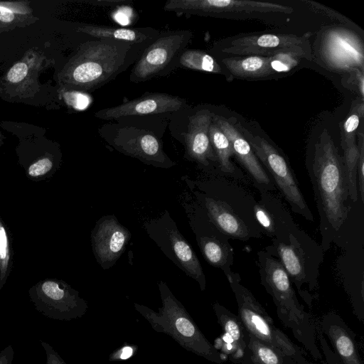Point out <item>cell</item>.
Segmentation results:
<instances>
[{"instance_id": "6da1fadb", "label": "cell", "mask_w": 364, "mask_h": 364, "mask_svg": "<svg viewBox=\"0 0 364 364\" xmlns=\"http://www.w3.org/2000/svg\"><path fill=\"white\" fill-rule=\"evenodd\" d=\"M319 216L321 248L328 250L349 213L348 188L343 157L325 129L306 163Z\"/></svg>"}, {"instance_id": "7a4b0ae2", "label": "cell", "mask_w": 364, "mask_h": 364, "mask_svg": "<svg viewBox=\"0 0 364 364\" xmlns=\"http://www.w3.org/2000/svg\"><path fill=\"white\" fill-rule=\"evenodd\" d=\"M149 46L85 36L68 80L77 92L95 91L134 65Z\"/></svg>"}, {"instance_id": "3957f363", "label": "cell", "mask_w": 364, "mask_h": 364, "mask_svg": "<svg viewBox=\"0 0 364 364\" xmlns=\"http://www.w3.org/2000/svg\"><path fill=\"white\" fill-rule=\"evenodd\" d=\"M258 265L261 284L272 298L279 319L314 359L321 360L315 319L298 300L282 264L276 257L262 250L258 252Z\"/></svg>"}, {"instance_id": "277c9868", "label": "cell", "mask_w": 364, "mask_h": 364, "mask_svg": "<svg viewBox=\"0 0 364 364\" xmlns=\"http://www.w3.org/2000/svg\"><path fill=\"white\" fill-rule=\"evenodd\" d=\"M171 119L126 117L99 127L102 139L124 155L158 168H168L176 164L164 152L162 136Z\"/></svg>"}, {"instance_id": "5b68a950", "label": "cell", "mask_w": 364, "mask_h": 364, "mask_svg": "<svg viewBox=\"0 0 364 364\" xmlns=\"http://www.w3.org/2000/svg\"><path fill=\"white\" fill-rule=\"evenodd\" d=\"M161 306L156 312L135 303V309L159 333L171 336L186 350L216 364L223 363V355L203 335L182 304L174 296L166 284L159 282Z\"/></svg>"}, {"instance_id": "8992f818", "label": "cell", "mask_w": 364, "mask_h": 364, "mask_svg": "<svg viewBox=\"0 0 364 364\" xmlns=\"http://www.w3.org/2000/svg\"><path fill=\"white\" fill-rule=\"evenodd\" d=\"M267 251L278 257L301 297L310 306L318 288V268L323 251L304 231L296 226L285 242L272 240Z\"/></svg>"}, {"instance_id": "52a82bcc", "label": "cell", "mask_w": 364, "mask_h": 364, "mask_svg": "<svg viewBox=\"0 0 364 364\" xmlns=\"http://www.w3.org/2000/svg\"><path fill=\"white\" fill-rule=\"evenodd\" d=\"M237 305V316L248 333L277 348L294 364H316L279 328L252 293L240 283V277L232 272L227 277Z\"/></svg>"}, {"instance_id": "ba28073f", "label": "cell", "mask_w": 364, "mask_h": 364, "mask_svg": "<svg viewBox=\"0 0 364 364\" xmlns=\"http://www.w3.org/2000/svg\"><path fill=\"white\" fill-rule=\"evenodd\" d=\"M192 37L190 30L160 32L133 65L129 80L139 83L168 75L179 68L180 57Z\"/></svg>"}, {"instance_id": "9c48e42d", "label": "cell", "mask_w": 364, "mask_h": 364, "mask_svg": "<svg viewBox=\"0 0 364 364\" xmlns=\"http://www.w3.org/2000/svg\"><path fill=\"white\" fill-rule=\"evenodd\" d=\"M244 137L255 156L273 178L274 186L289 204L291 209L309 221L314 216L298 186L296 178L284 157L267 140L242 128Z\"/></svg>"}, {"instance_id": "30bf717a", "label": "cell", "mask_w": 364, "mask_h": 364, "mask_svg": "<svg viewBox=\"0 0 364 364\" xmlns=\"http://www.w3.org/2000/svg\"><path fill=\"white\" fill-rule=\"evenodd\" d=\"M31 301L37 311L48 318L71 321L80 318L88 309L87 302L63 280L45 279L28 289Z\"/></svg>"}, {"instance_id": "8fae6325", "label": "cell", "mask_w": 364, "mask_h": 364, "mask_svg": "<svg viewBox=\"0 0 364 364\" xmlns=\"http://www.w3.org/2000/svg\"><path fill=\"white\" fill-rule=\"evenodd\" d=\"M147 232L164 252L188 276L196 280L202 291L206 282L200 263L189 244L167 213L156 222L146 224Z\"/></svg>"}, {"instance_id": "7c38bea8", "label": "cell", "mask_w": 364, "mask_h": 364, "mask_svg": "<svg viewBox=\"0 0 364 364\" xmlns=\"http://www.w3.org/2000/svg\"><path fill=\"white\" fill-rule=\"evenodd\" d=\"M164 10L178 16H201L220 17L239 13H284L293 11L286 5L246 0H168Z\"/></svg>"}, {"instance_id": "4fadbf2b", "label": "cell", "mask_w": 364, "mask_h": 364, "mask_svg": "<svg viewBox=\"0 0 364 364\" xmlns=\"http://www.w3.org/2000/svg\"><path fill=\"white\" fill-rule=\"evenodd\" d=\"M311 33L302 36L290 34L266 33L250 35L232 40L221 52L233 55L270 56L291 55L297 58L310 56L309 38Z\"/></svg>"}, {"instance_id": "5bb4252c", "label": "cell", "mask_w": 364, "mask_h": 364, "mask_svg": "<svg viewBox=\"0 0 364 364\" xmlns=\"http://www.w3.org/2000/svg\"><path fill=\"white\" fill-rule=\"evenodd\" d=\"M177 114L183 119V125L178 134L173 136L183 144L186 156L204 166L218 162L209 136L214 113L205 107H188Z\"/></svg>"}, {"instance_id": "9a60e30c", "label": "cell", "mask_w": 364, "mask_h": 364, "mask_svg": "<svg viewBox=\"0 0 364 364\" xmlns=\"http://www.w3.org/2000/svg\"><path fill=\"white\" fill-rule=\"evenodd\" d=\"M189 107L180 96L163 92H147L141 96L122 104L97 111L94 117L102 120L115 121L126 117H165Z\"/></svg>"}, {"instance_id": "2e32d148", "label": "cell", "mask_w": 364, "mask_h": 364, "mask_svg": "<svg viewBox=\"0 0 364 364\" xmlns=\"http://www.w3.org/2000/svg\"><path fill=\"white\" fill-rule=\"evenodd\" d=\"M131 234L113 215L104 216L96 223L91 239L97 262L103 269L113 266L123 253Z\"/></svg>"}, {"instance_id": "e0dca14e", "label": "cell", "mask_w": 364, "mask_h": 364, "mask_svg": "<svg viewBox=\"0 0 364 364\" xmlns=\"http://www.w3.org/2000/svg\"><path fill=\"white\" fill-rule=\"evenodd\" d=\"M213 121L228 138L233 154L246 168L257 188L262 193L274 191L275 189L274 182L265 171L241 132L220 115L213 114Z\"/></svg>"}, {"instance_id": "ac0fdd59", "label": "cell", "mask_w": 364, "mask_h": 364, "mask_svg": "<svg viewBox=\"0 0 364 364\" xmlns=\"http://www.w3.org/2000/svg\"><path fill=\"white\" fill-rule=\"evenodd\" d=\"M317 327L328 338L341 364H363L355 335L339 314L333 311L323 314Z\"/></svg>"}, {"instance_id": "d6986e66", "label": "cell", "mask_w": 364, "mask_h": 364, "mask_svg": "<svg viewBox=\"0 0 364 364\" xmlns=\"http://www.w3.org/2000/svg\"><path fill=\"white\" fill-rule=\"evenodd\" d=\"M323 51L327 61L336 68L363 71V49L351 33L331 30L326 35Z\"/></svg>"}, {"instance_id": "ffe728a7", "label": "cell", "mask_w": 364, "mask_h": 364, "mask_svg": "<svg viewBox=\"0 0 364 364\" xmlns=\"http://www.w3.org/2000/svg\"><path fill=\"white\" fill-rule=\"evenodd\" d=\"M253 211L262 230L274 240L288 242L297 226L281 201L269 192L262 193L261 200L255 204Z\"/></svg>"}, {"instance_id": "44dd1931", "label": "cell", "mask_w": 364, "mask_h": 364, "mask_svg": "<svg viewBox=\"0 0 364 364\" xmlns=\"http://www.w3.org/2000/svg\"><path fill=\"white\" fill-rule=\"evenodd\" d=\"M363 111L358 106L356 112L350 114L343 124L341 146L343 149L345 166L350 200L357 202L358 191L357 186V164L359 149L355 141V131L360 119L363 117Z\"/></svg>"}, {"instance_id": "7402d4cb", "label": "cell", "mask_w": 364, "mask_h": 364, "mask_svg": "<svg viewBox=\"0 0 364 364\" xmlns=\"http://www.w3.org/2000/svg\"><path fill=\"white\" fill-rule=\"evenodd\" d=\"M77 31L85 36L114 39L135 44H150L159 34L156 28H124L95 24H81Z\"/></svg>"}, {"instance_id": "603a6c76", "label": "cell", "mask_w": 364, "mask_h": 364, "mask_svg": "<svg viewBox=\"0 0 364 364\" xmlns=\"http://www.w3.org/2000/svg\"><path fill=\"white\" fill-rule=\"evenodd\" d=\"M205 205L211 221L225 235L242 240L254 237L243 219L227 203L205 198Z\"/></svg>"}, {"instance_id": "cb8c5ba5", "label": "cell", "mask_w": 364, "mask_h": 364, "mask_svg": "<svg viewBox=\"0 0 364 364\" xmlns=\"http://www.w3.org/2000/svg\"><path fill=\"white\" fill-rule=\"evenodd\" d=\"M213 309L218 323L224 333L221 341L231 344L233 347L230 360L235 363H240L246 348L247 332L237 315L218 302L213 304Z\"/></svg>"}, {"instance_id": "d4e9b609", "label": "cell", "mask_w": 364, "mask_h": 364, "mask_svg": "<svg viewBox=\"0 0 364 364\" xmlns=\"http://www.w3.org/2000/svg\"><path fill=\"white\" fill-rule=\"evenodd\" d=\"M274 55H248L245 58H225L221 63L234 76L242 78L264 77L275 73L272 62Z\"/></svg>"}, {"instance_id": "484cf974", "label": "cell", "mask_w": 364, "mask_h": 364, "mask_svg": "<svg viewBox=\"0 0 364 364\" xmlns=\"http://www.w3.org/2000/svg\"><path fill=\"white\" fill-rule=\"evenodd\" d=\"M198 244L204 257L210 264L220 268L226 277L233 272L231 271L233 252L226 240L215 236H203L199 238Z\"/></svg>"}, {"instance_id": "4316f807", "label": "cell", "mask_w": 364, "mask_h": 364, "mask_svg": "<svg viewBox=\"0 0 364 364\" xmlns=\"http://www.w3.org/2000/svg\"><path fill=\"white\" fill-rule=\"evenodd\" d=\"M240 364H294L277 348L247 333V344Z\"/></svg>"}, {"instance_id": "83f0119b", "label": "cell", "mask_w": 364, "mask_h": 364, "mask_svg": "<svg viewBox=\"0 0 364 364\" xmlns=\"http://www.w3.org/2000/svg\"><path fill=\"white\" fill-rule=\"evenodd\" d=\"M209 136L221 171L225 173L233 174L235 169L230 161V157L234 155L232 145L228 138L213 119Z\"/></svg>"}, {"instance_id": "f1b7e54d", "label": "cell", "mask_w": 364, "mask_h": 364, "mask_svg": "<svg viewBox=\"0 0 364 364\" xmlns=\"http://www.w3.org/2000/svg\"><path fill=\"white\" fill-rule=\"evenodd\" d=\"M179 68L213 73H223L221 66L212 55L198 49H186L180 57Z\"/></svg>"}, {"instance_id": "f546056e", "label": "cell", "mask_w": 364, "mask_h": 364, "mask_svg": "<svg viewBox=\"0 0 364 364\" xmlns=\"http://www.w3.org/2000/svg\"><path fill=\"white\" fill-rule=\"evenodd\" d=\"M13 256L11 233L0 216V292L11 272Z\"/></svg>"}, {"instance_id": "4dcf8cb0", "label": "cell", "mask_w": 364, "mask_h": 364, "mask_svg": "<svg viewBox=\"0 0 364 364\" xmlns=\"http://www.w3.org/2000/svg\"><path fill=\"white\" fill-rule=\"evenodd\" d=\"M303 2L305 3L308 7H309L314 12L324 15L333 20H336L346 25L355 26L357 28V26L353 23V22H352L348 18L337 12L336 11L326 6L325 5L309 0H305L303 1Z\"/></svg>"}, {"instance_id": "1f68e13d", "label": "cell", "mask_w": 364, "mask_h": 364, "mask_svg": "<svg viewBox=\"0 0 364 364\" xmlns=\"http://www.w3.org/2000/svg\"><path fill=\"white\" fill-rule=\"evenodd\" d=\"M359 157L357 164V186L358 196L360 198L361 202L364 203V142L363 134H359Z\"/></svg>"}, {"instance_id": "d6a6232c", "label": "cell", "mask_w": 364, "mask_h": 364, "mask_svg": "<svg viewBox=\"0 0 364 364\" xmlns=\"http://www.w3.org/2000/svg\"><path fill=\"white\" fill-rule=\"evenodd\" d=\"M317 338L320 350L326 364H341L329 346L324 335L320 331H318Z\"/></svg>"}, {"instance_id": "836d02e7", "label": "cell", "mask_w": 364, "mask_h": 364, "mask_svg": "<svg viewBox=\"0 0 364 364\" xmlns=\"http://www.w3.org/2000/svg\"><path fill=\"white\" fill-rule=\"evenodd\" d=\"M28 73V66L24 63L15 64L7 73V79L12 83H17L23 80Z\"/></svg>"}, {"instance_id": "e575fe53", "label": "cell", "mask_w": 364, "mask_h": 364, "mask_svg": "<svg viewBox=\"0 0 364 364\" xmlns=\"http://www.w3.org/2000/svg\"><path fill=\"white\" fill-rule=\"evenodd\" d=\"M65 97L68 103L77 109H83L89 104V99L83 92L74 91L67 93Z\"/></svg>"}, {"instance_id": "d590c367", "label": "cell", "mask_w": 364, "mask_h": 364, "mask_svg": "<svg viewBox=\"0 0 364 364\" xmlns=\"http://www.w3.org/2000/svg\"><path fill=\"white\" fill-rule=\"evenodd\" d=\"M46 353V364H66L59 353L48 343L41 340Z\"/></svg>"}, {"instance_id": "8d00e7d4", "label": "cell", "mask_w": 364, "mask_h": 364, "mask_svg": "<svg viewBox=\"0 0 364 364\" xmlns=\"http://www.w3.org/2000/svg\"><path fill=\"white\" fill-rule=\"evenodd\" d=\"M133 352L134 348L132 346H123L110 355L109 360L127 359L133 355Z\"/></svg>"}, {"instance_id": "74e56055", "label": "cell", "mask_w": 364, "mask_h": 364, "mask_svg": "<svg viewBox=\"0 0 364 364\" xmlns=\"http://www.w3.org/2000/svg\"><path fill=\"white\" fill-rule=\"evenodd\" d=\"M14 350L11 345H9L0 351V364H12Z\"/></svg>"}, {"instance_id": "f35d334b", "label": "cell", "mask_w": 364, "mask_h": 364, "mask_svg": "<svg viewBox=\"0 0 364 364\" xmlns=\"http://www.w3.org/2000/svg\"><path fill=\"white\" fill-rule=\"evenodd\" d=\"M131 1L126 0H112V1H91L90 3L96 6H122L130 3Z\"/></svg>"}, {"instance_id": "ab89813d", "label": "cell", "mask_w": 364, "mask_h": 364, "mask_svg": "<svg viewBox=\"0 0 364 364\" xmlns=\"http://www.w3.org/2000/svg\"><path fill=\"white\" fill-rule=\"evenodd\" d=\"M14 15L11 11L0 7V21L5 23L11 22L14 20Z\"/></svg>"}]
</instances>
